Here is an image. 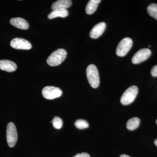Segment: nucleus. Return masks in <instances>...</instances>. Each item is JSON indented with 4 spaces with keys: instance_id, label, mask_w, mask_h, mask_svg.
Instances as JSON below:
<instances>
[{
    "instance_id": "f257e3e1",
    "label": "nucleus",
    "mask_w": 157,
    "mask_h": 157,
    "mask_svg": "<svg viewBox=\"0 0 157 157\" xmlns=\"http://www.w3.org/2000/svg\"><path fill=\"white\" fill-rule=\"evenodd\" d=\"M67 55V51L64 49L59 48L54 51L48 57L47 59V63L52 67L59 66L64 60Z\"/></svg>"
},
{
    "instance_id": "f03ea898",
    "label": "nucleus",
    "mask_w": 157,
    "mask_h": 157,
    "mask_svg": "<svg viewBox=\"0 0 157 157\" xmlns=\"http://www.w3.org/2000/svg\"><path fill=\"white\" fill-rule=\"evenodd\" d=\"M86 73L90 85L94 88H97L100 84V78L97 67L94 64L90 65L86 68Z\"/></svg>"
},
{
    "instance_id": "7ed1b4c3",
    "label": "nucleus",
    "mask_w": 157,
    "mask_h": 157,
    "mask_svg": "<svg viewBox=\"0 0 157 157\" xmlns=\"http://www.w3.org/2000/svg\"><path fill=\"white\" fill-rule=\"evenodd\" d=\"M138 88L136 86H132L126 90L121 99V104L128 105L132 103L138 94Z\"/></svg>"
},
{
    "instance_id": "20e7f679",
    "label": "nucleus",
    "mask_w": 157,
    "mask_h": 157,
    "mask_svg": "<svg viewBox=\"0 0 157 157\" xmlns=\"http://www.w3.org/2000/svg\"><path fill=\"white\" fill-rule=\"evenodd\" d=\"M6 138L9 147H14L17 143V133L16 127L13 123H9L7 125Z\"/></svg>"
},
{
    "instance_id": "39448f33",
    "label": "nucleus",
    "mask_w": 157,
    "mask_h": 157,
    "mask_svg": "<svg viewBox=\"0 0 157 157\" xmlns=\"http://www.w3.org/2000/svg\"><path fill=\"white\" fill-rule=\"evenodd\" d=\"M133 41L128 37L124 38L119 43L116 49V54L118 56H125L132 48Z\"/></svg>"
},
{
    "instance_id": "423d86ee",
    "label": "nucleus",
    "mask_w": 157,
    "mask_h": 157,
    "mask_svg": "<svg viewBox=\"0 0 157 157\" xmlns=\"http://www.w3.org/2000/svg\"><path fill=\"white\" fill-rule=\"evenodd\" d=\"M62 90L55 86H46L42 90L43 97L48 100H53L59 98L62 95Z\"/></svg>"
},
{
    "instance_id": "0eeeda50",
    "label": "nucleus",
    "mask_w": 157,
    "mask_h": 157,
    "mask_svg": "<svg viewBox=\"0 0 157 157\" xmlns=\"http://www.w3.org/2000/svg\"><path fill=\"white\" fill-rule=\"evenodd\" d=\"M151 51L147 48H142L137 52L132 59V62L135 64L144 61L151 55Z\"/></svg>"
},
{
    "instance_id": "6e6552de",
    "label": "nucleus",
    "mask_w": 157,
    "mask_h": 157,
    "mask_svg": "<svg viewBox=\"0 0 157 157\" xmlns=\"http://www.w3.org/2000/svg\"><path fill=\"white\" fill-rule=\"evenodd\" d=\"M10 45L13 48L17 49L29 50L32 48L30 42L22 38H16L11 40Z\"/></svg>"
},
{
    "instance_id": "1a4fd4ad",
    "label": "nucleus",
    "mask_w": 157,
    "mask_h": 157,
    "mask_svg": "<svg viewBox=\"0 0 157 157\" xmlns=\"http://www.w3.org/2000/svg\"><path fill=\"white\" fill-rule=\"evenodd\" d=\"M106 27V24L105 22L99 23L92 29L90 32V36L94 39L99 38L104 33Z\"/></svg>"
},
{
    "instance_id": "9d476101",
    "label": "nucleus",
    "mask_w": 157,
    "mask_h": 157,
    "mask_svg": "<svg viewBox=\"0 0 157 157\" xmlns=\"http://www.w3.org/2000/svg\"><path fill=\"white\" fill-rule=\"evenodd\" d=\"M17 65L13 61L6 59L0 60V70L12 72L17 70Z\"/></svg>"
},
{
    "instance_id": "9b49d317",
    "label": "nucleus",
    "mask_w": 157,
    "mask_h": 157,
    "mask_svg": "<svg viewBox=\"0 0 157 157\" xmlns=\"http://www.w3.org/2000/svg\"><path fill=\"white\" fill-rule=\"evenodd\" d=\"M10 22L11 25L21 29L27 30L29 28L28 22L25 19L21 17L11 18Z\"/></svg>"
},
{
    "instance_id": "f8f14e48",
    "label": "nucleus",
    "mask_w": 157,
    "mask_h": 157,
    "mask_svg": "<svg viewBox=\"0 0 157 157\" xmlns=\"http://www.w3.org/2000/svg\"><path fill=\"white\" fill-rule=\"evenodd\" d=\"M72 4V1L70 0H59L52 5L51 8L52 10L67 9L70 8Z\"/></svg>"
},
{
    "instance_id": "ddd939ff",
    "label": "nucleus",
    "mask_w": 157,
    "mask_h": 157,
    "mask_svg": "<svg viewBox=\"0 0 157 157\" xmlns=\"http://www.w3.org/2000/svg\"><path fill=\"white\" fill-rule=\"evenodd\" d=\"M69 14V12L67 9H58L52 10V11L48 14V17L49 19H53L57 17H65Z\"/></svg>"
},
{
    "instance_id": "4468645a",
    "label": "nucleus",
    "mask_w": 157,
    "mask_h": 157,
    "mask_svg": "<svg viewBox=\"0 0 157 157\" xmlns=\"http://www.w3.org/2000/svg\"><path fill=\"white\" fill-rule=\"evenodd\" d=\"M101 2V0H90L88 2L86 8V11L88 14H93L98 8V4Z\"/></svg>"
},
{
    "instance_id": "2eb2a0df",
    "label": "nucleus",
    "mask_w": 157,
    "mask_h": 157,
    "mask_svg": "<svg viewBox=\"0 0 157 157\" xmlns=\"http://www.w3.org/2000/svg\"><path fill=\"white\" fill-rule=\"evenodd\" d=\"M140 123V119L138 117H133L128 121L127 128L130 131H133L138 128Z\"/></svg>"
},
{
    "instance_id": "dca6fc26",
    "label": "nucleus",
    "mask_w": 157,
    "mask_h": 157,
    "mask_svg": "<svg viewBox=\"0 0 157 157\" xmlns=\"http://www.w3.org/2000/svg\"><path fill=\"white\" fill-rule=\"evenodd\" d=\"M147 11L151 17L157 20V4H151L147 7Z\"/></svg>"
},
{
    "instance_id": "f3484780",
    "label": "nucleus",
    "mask_w": 157,
    "mask_h": 157,
    "mask_svg": "<svg viewBox=\"0 0 157 157\" xmlns=\"http://www.w3.org/2000/svg\"><path fill=\"white\" fill-rule=\"evenodd\" d=\"M75 125L77 128L83 129L86 128L89 126L87 121L82 119H78L75 123Z\"/></svg>"
},
{
    "instance_id": "a211bd4d",
    "label": "nucleus",
    "mask_w": 157,
    "mask_h": 157,
    "mask_svg": "<svg viewBox=\"0 0 157 157\" xmlns=\"http://www.w3.org/2000/svg\"><path fill=\"white\" fill-rule=\"evenodd\" d=\"M52 125L55 128L57 129H61L63 126V120L59 117H55L52 120Z\"/></svg>"
},
{
    "instance_id": "6ab92c4d",
    "label": "nucleus",
    "mask_w": 157,
    "mask_h": 157,
    "mask_svg": "<svg viewBox=\"0 0 157 157\" xmlns=\"http://www.w3.org/2000/svg\"><path fill=\"white\" fill-rule=\"evenodd\" d=\"M151 74L154 77H157V65L154 66L151 70Z\"/></svg>"
},
{
    "instance_id": "aec40b11",
    "label": "nucleus",
    "mask_w": 157,
    "mask_h": 157,
    "mask_svg": "<svg viewBox=\"0 0 157 157\" xmlns=\"http://www.w3.org/2000/svg\"><path fill=\"white\" fill-rule=\"evenodd\" d=\"M73 157H90V156L87 153L83 152L81 154H77Z\"/></svg>"
},
{
    "instance_id": "412c9836",
    "label": "nucleus",
    "mask_w": 157,
    "mask_h": 157,
    "mask_svg": "<svg viewBox=\"0 0 157 157\" xmlns=\"http://www.w3.org/2000/svg\"><path fill=\"white\" fill-rule=\"evenodd\" d=\"M120 157H130L128 155H121L120 156Z\"/></svg>"
},
{
    "instance_id": "4be33fe9",
    "label": "nucleus",
    "mask_w": 157,
    "mask_h": 157,
    "mask_svg": "<svg viewBox=\"0 0 157 157\" xmlns=\"http://www.w3.org/2000/svg\"><path fill=\"white\" fill-rule=\"evenodd\" d=\"M155 144L157 146V139H156L154 141Z\"/></svg>"
},
{
    "instance_id": "5701e85b",
    "label": "nucleus",
    "mask_w": 157,
    "mask_h": 157,
    "mask_svg": "<svg viewBox=\"0 0 157 157\" xmlns=\"http://www.w3.org/2000/svg\"><path fill=\"white\" fill-rule=\"evenodd\" d=\"M156 123L157 124V120H156Z\"/></svg>"
}]
</instances>
